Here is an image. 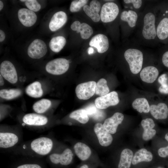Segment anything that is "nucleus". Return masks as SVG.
Wrapping results in <instances>:
<instances>
[{"label":"nucleus","mask_w":168,"mask_h":168,"mask_svg":"<svg viewBox=\"0 0 168 168\" xmlns=\"http://www.w3.org/2000/svg\"><path fill=\"white\" fill-rule=\"evenodd\" d=\"M157 1H147L141 13L136 29L137 40L139 45L154 47L159 43L157 37L156 27V9Z\"/></svg>","instance_id":"f257e3e1"},{"label":"nucleus","mask_w":168,"mask_h":168,"mask_svg":"<svg viewBox=\"0 0 168 168\" xmlns=\"http://www.w3.org/2000/svg\"><path fill=\"white\" fill-rule=\"evenodd\" d=\"M156 27L159 42L168 44V0L157 1Z\"/></svg>","instance_id":"f03ea898"},{"label":"nucleus","mask_w":168,"mask_h":168,"mask_svg":"<svg viewBox=\"0 0 168 168\" xmlns=\"http://www.w3.org/2000/svg\"><path fill=\"white\" fill-rule=\"evenodd\" d=\"M124 58L130 72L134 74L140 72L142 67L144 59V51L139 44L134 42L128 41L124 49Z\"/></svg>","instance_id":"7ed1b4c3"},{"label":"nucleus","mask_w":168,"mask_h":168,"mask_svg":"<svg viewBox=\"0 0 168 168\" xmlns=\"http://www.w3.org/2000/svg\"><path fill=\"white\" fill-rule=\"evenodd\" d=\"M141 13H139L127 9H125L120 13L119 19L123 36L126 39L129 37L136 30Z\"/></svg>","instance_id":"20e7f679"},{"label":"nucleus","mask_w":168,"mask_h":168,"mask_svg":"<svg viewBox=\"0 0 168 168\" xmlns=\"http://www.w3.org/2000/svg\"><path fill=\"white\" fill-rule=\"evenodd\" d=\"M107 2L102 6L100 15L101 21L104 23L113 22L118 17L120 13L118 5L114 0H105Z\"/></svg>","instance_id":"39448f33"},{"label":"nucleus","mask_w":168,"mask_h":168,"mask_svg":"<svg viewBox=\"0 0 168 168\" xmlns=\"http://www.w3.org/2000/svg\"><path fill=\"white\" fill-rule=\"evenodd\" d=\"M69 67V63L65 58H60L52 60L48 62L45 70L48 73L53 75H60L66 72Z\"/></svg>","instance_id":"423d86ee"},{"label":"nucleus","mask_w":168,"mask_h":168,"mask_svg":"<svg viewBox=\"0 0 168 168\" xmlns=\"http://www.w3.org/2000/svg\"><path fill=\"white\" fill-rule=\"evenodd\" d=\"M47 48L45 43L40 39H36L29 46L27 54L30 58L35 59H40L46 54Z\"/></svg>","instance_id":"0eeeda50"},{"label":"nucleus","mask_w":168,"mask_h":168,"mask_svg":"<svg viewBox=\"0 0 168 168\" xmlns=\"http://www.w3.org/2000/svg\"><path fill=\"white\" fill-rule=\"evenodd\" d=\"M53 145V142L51 139L41 137L34 140L31 143V147L37 153L45 155L50 152Z\"/></svg>","instance_id":"6e6552de"},{"label":"nucleus","mask_w":168,"mask_h":168,"mask_svg":"<svg viewBox=\"0 0 168 168\" xmlns=\"http://www.w3.org/2000/svg\"><path fill=\"white\" fill-rule=\"evenodd\" d=\"M96 84L95 82L91 81L78 84L75 89L77 97L80 100L90 99L95 93Z\"/></svg>","instance_id":"1a4fd4ad"},{"label":"nucleus","mask_w":168,"mask_h":168,"mask_svg":"<svg viewBox=\"0 0 168 168\" xmlns=\"http://www.w3.org/2000/svg\"><path fill=\"white\" fill-rule=\"evenodd\" d=\"M119 101L117 93L113 91L96 98L95 104L98 109L102 110L106 109L111 106L116 105L119 103Z\"/></svg>","instance_id":"9d476101"},{"label":"nucleus","mask_w":168,"mask_h":168,"mask_svg":"<svg viewBox=\"0 0 168 168\" xmlns=\"http://www.w3.org/2000/svg\"><path fill=\"white\" fill-rule=\"evenodd\" d=\"M0 73L2 77L10 83L15 84L17 82L18 76L16 68L10 61L5 60L1 63Z\"/></svg>","instance_id":"9b49d317"},{"label":"nucleus","mask_w":168,"mask_h":168,"mask_svg":"<svg viewBox=\"0 0 168 168\" xmlns=\"http://www.w3.org/2000/svg\"><path fill=\"white\" fill-rule=\"evenodd\" d=\"M94 131L101 146L107 147L111 144L113 140V137L105 129L102 124L96 123L94 127Z\"/></svg>","instance_id":"f8f14e48"},{"label":"nucleus","mask_w":168,"mask_h":168,"mask_svg":"<svg viewBox=\"0 0 168 168\" xmlns=\"http://www.w3.org/2000/svg\"><path fill=\"white\" fill-rule=\"evenodd\" d=\"M124 115L121 113L116 112L111 117L106 119L103 125L105 129L111 134H115L118 126L122 122Z\"/></svg>","instance_id":"ddd939ff"},{"label":"nucleus","mask_w":168,"mask_h":168,"mask_svg":"<svg viewBox=\"0 0 168 168\" xmlns=\"http://www.w3.org/2000/svg\"><path fill=\"white\" fill-rule=\"evenodd\" d=\"M73 153L69 148L66 149L60 154L54 153L49 156L51 161L54 164H60L63 166L69 165L73 158Z\"/></svg>","instance_id":"4468645a"},{"label":"nucleus","mask_w":168,"mask_h":168,"mask_svg":"<svg viewBox=\"0 0 168 168\" xmlns=\"http://www.w3.org/2000/svg\"><path fill=\"white\" fill-rule=\"evenodd\" d=\"M18 17L21 23L27 27L33 26L37 19V16L34 12L26 8H21L18 10Z\"/></svg>","instance_id":"2eb2a0df"},{"label":"nucleus","mask_w":168,"mask_h":168,"mask_svg":"<svg viewBox=\"0 0 168 168\" xmlns=\"http://www.w3.org/2000/svg\"><path fill=\"white\" fill-rule=\"evenodd\" d=\"M89 44L91 47L96 48L100 53L106 52L109 47L108 38L103 34H98L94 36L91 40Z\"/></svg>","instance_id":"dca6fc26"},{"label":"nucleus","mask_w":168,"mask_h":168,"mask_svg":"<svg viewBox=\"0 0 168 168\" xmlns=\"http://www.w3.org/2000/svg\"><path fill=\"white\" fill-rule=\"evenodd\" d=\"M159 73L158 68L150 65L145 67L141 71L140 76L141 80L147 83H152L157 77Z\"/></svg>","instance_id":"f3484780"},{"label":"nucleus","mask_w":168,"mask_h":168,"mask_svg":"<svg viewBox=\"0 0 168 168\" xmlns=\"http://www.w3.org/2000/svg\"><path fill=\"white\" fill-rule=\"evenodd\" d=\"M67 20L66 14L60 11L56 12L52 16L49 24V28L52 31H55L61 28Z\"/></svg>","instance_id":"a211bd4d"},{"label":"nucleus","mask_w":168,"mask_h":168,"mask_svg":"<svg viewBox=\"0 0 168 168\" xmlns=\"http://www.w3.org/2000/svg\"><path fill=\"white\" fill-rule=\"evenodd\" d=\"M71 29L76 31L77 33H80L81 38L87 39L90 38L93 33L92 27L85 23H81L79 21H74L71 26Z\"/></svg>","instance_id":"6ab92c4d"},{"label":"nucleus","mask_w":168,"mask_h":168,"mask_svg":"<svg viewBox=\"0 0 168 168\" xmlns=\"http://www.w3.org/2000/svg\"><path fill=\"white\" fill-rule=\"evenodd\" d=\"M141 124L144 130L142 135L143 139L145 141L152 139L156 133V131L153 129L155 125L153 120L151 118H147L143 119Z\"/></svg>","instance_id":"aec40b11"},{"label":"nucleus","mask_w":168,"mask_h":168,"mask_svg":"<svg viewBox=\"0 0 168 168\" xmlns=\"http://www.w3.org/2000/svg\"><path fill=\"white\" fill-rule=\"evenodd\" d=\"M150 111L152 116L156 119H165L168 115V107L163 103H160L157 105H151Z\"/></svg>","instance_id":"412c9836"},{"label":"nucleus","mask_w":168,"mask_h":168,"mask_svg":"<svg viewBox=\"0 0 168 168\" xmlns=\"http://www.w3.org/2000/svg\"><path fill=\"white\" fill-rule=\"evenodd\" d=\"M73 149L77 156L82 161L87 160L91 155L92 152L90 147L82 142H77L74 146Z\"/></svg>","instance_id":"4be33fe9"},{"label":"nucleus","mask_w":168,"mask_h":168,"mask_svg":"<svg viewBox=\"0 0 168 168\" xmlns=\"http://www.w3.org/2000/svg\"><path fill=\"white\" fill-rule=\"evenodd\" d=\"M22 120L25 124L31 125L41 126L46 124L48 119L44 116L34 113L26 114Z\"/></svg>","instance_id":"5701e85b"},{"label":"nucleus","mask_w":168,"mask_h":168,"mask_svg":"<svg viewBox=\"0 0 168 168\" xmlns=\"http://www.w3.org/2000/svg\"><path fill=\"white\" fill-rule=\"evenodd\" d=\"M18 138L15 134L10 133H0V147L7 148L14 146Z\"/></svg>","instance_id":"b1692460"},{"label":"nucleus","mask_w":168,"mask_h":168,"mask_svg":"<svg viewBox=\"0 0 168 168\" xmlns=\"http://www.w3.org/2000/svg\"><path fill=\"white\" fill-rule=\"evenodd\" d=\"M153 158L152 153L146 149L143 148L137 151L133 156L132 163L136 165L142 161L150 162Z\"/></svg>","instance_id":"393cba45"},{"label":"nucleus","mask_w":168,"mask_h":168,"mask_svg":"<svg viewBox=\"0 0 168 168\" xmlns=\"http://www.w3.org/2000/svg\"><path fill=\"white\" fill-rule=\"evenodd\" d=\"M133 157V152L130 149L125 148L122 151L118 168H129Z\"/></svg>","instance_id":"a878e982"},{"label":"nucleus","mask_w":168,"mask_h":168,"mask_svg":"<svg viewBox=\"0 0 168 168\" xmlns=\"http://www.w3.org/2000/svg\"><path fill=\"white\" fill-rule=\"evenodd\" d=\"M147 1L143 0H124L125 9L137 12H142Z\"/></svg>","instance_id":"bb28decb"},{"label":"nucleus","mask_w":168,"mask_h":168,"mask_svg":"<svg viewBox=\"0 0 168 168\" xmlns=\"http://www.w3.org/2000/svg\"><path fill=\"white\" fill-rule=\"evenodd\" d=\"M26 94L29 96L35 98H40L43 94V91L40 83L35 82L28 86L25 89Z\"/></svg>","instance_id":"cd10ccee"},{"label":"nucleus","mask_w":168,"mask_h":168,"mask_svg":"<svg viewBox=\"0 0 168 168\" xmlns=\"http://www.w3.org/2000/svg\"><path fill=\"white\" fill-rule=\"evenodd\" d=\"M66 43L65 38L59 36L53 37L50 40L49 46L51 50L54 52L58 53L64 47Z\"/></svg>","instance_id":"c85d7f7f"},{"label":"nucleus","mask_w":168,"mask_h":168,"mask_svg":"<svg viewBox=\"0 0 168 168\" xmlns=\"http://www.w3.org/2000/svg\"><path fill=\"white\" fill-rule=\"evenodd\" d=\"M133 107L140 113H148L150 111V106L145 98H140L135 99L132 104Z\"/></svg>","instance_id":"c756f323"},{"label":"nucleus","mask_w":168,"mask_h":168,"mask_svg":"<svg viewBox=\"0 0 168 168\" xmlns=\"http://www.w3.org/2000/svg\"><path fill=\"white\" fill-rule=\"evenodd\" d=\"M69 117L82 124L86 123L89 120V116L84 109L73 111L70 114Z\"/></svg>","instance_id":"7c9ffc66"},{"label":"nucleus","mask_w":168,"mask_h":168,"mask_svg":"<svg viewBox=\"0 0 168 168\" xmlns=\"http://www.w3.org/2000/svg\"><path fill=\"white\" fill-rule=\"evenodd\" d=\"M51 105V102L49 100L43 99L35 103L33 106V108L36 112L42 114L47 111Z\"/></svg>","instance_id":"2f4dec72"},{"label":"nucleus","mask_w":168,"mask_h":168,"mask_svg":"<svg viewBox=\"0 0 168 168\" xmlns=\"http://www.w3.org/2000/svg\"><path fill=\"white\" fill-rule=\"evenodd\" d=\"M21 91L18 89H3L0 91V96L2 98L7 100L15 98L20 96Z\"/></svg>","instance_id":"473e14b6"},{"label":"nucleus","mask_w":168,"mask_h":168,"mask_svg":"<svg viewBox=\"0 0 168 168\" xmlns=\"http://www.w3.org/2000/svg\"><path fill=\"white\" fill-rule=\"evenodd\" d=\"M110 90L107 84V81L104 78L100 79L96 83L95 94L102 96L108 94Z\"/></svg>","instance_id":"72a5a7b5"},{"label":"nucleus","mask_w":168,"mask_h":168,"mask_svg":"<svg viewBox=\"0 0 168 168\" xmlns=\"http://www.w3.org/2000/svg\"><path fill=\"white\" fill-rule=\"evenodd\" d=\"M88 2L87 0H76L72 1L71 3L70 10L72 12H77L84 7Z\"/></svg>","instance_id":"f704fd0d"},{"label":"nucleus","mask_w":168,"mask_h":168,"mask_svg":"<svg viewBox=\"0 0 168 168\" xmlns=\"http://www.w3.org/2000/svg\"><path fill=\"white\" fill-rule=\"evenodd\" d=\"M25 2V4L27 8L30 10L34 12H37L41 8V5L37 0H20Z\"/></svg>","instance_id":"c9c22d12"},{"label":"nucleus","mask_w":168,"mask_h":168,"mask_svg":"<svg viewBox=\"0 0 168 168\" xmlns=\"http://www.w3.org/2000/svg\"><path fill=\"white\" fill-rule=\"evenodd\" d=\"M83 10L86 14L94 22H99L100 18V16L99 14L93 12L89 6L85 5L83 8Z\"/></svg>","instance_id":"e433bc0d"},{"label":"nucleus","mask_w":168,"mask_h":168,"mask_svg":"<svg viewBox=\"0 0 168 168\" xmlns=\"http://www.w3.org/2000/svg\"><path fill=\"white\" fill-rule=\"evenodd\" d=\"M161 62L163 65L168 68V44H165L160 49Z\"/></svg>","instance_id":"4c0bfd02"},{"label":"nucleus","mask_w":168,"mask_h":168,"mask_svg":"<svg viewBox=\"0 0 168 168\" xmlns=\"http://www.w3.org/2000/svg\"><path fill=\"white\" fill-rule=\"evenodd\" d=\"M84 109L86 110L88 116L93 118L98 114L99 109H98L95 104H91L86 106Z\"/></svg>","instance_id":"58836bf2"},{"label":"nucleus","mask_w":168,"mask_h":168,"mask_svg":"<svg viewBox=\"0 0 168 168\" xmlns=\"http://www.w3.org/2000/svg\"><path fill=\"white\" fill-rule=\"evenodd\" d=\"M90 7L91 10L96 13L98 14L101 9V5L99 1L92 0L90 3Z\"/></svg>","instance_id":"ea45409f"},{"label":"nucleus","mask_w":168,"mask_h":168,"mask_svg":"<svg viewBox=\"0 0 168 168\" xmlns=\"http://www.w3.org/2000/svg\"><path fill=\"white\" fill-rule=\"evenodd\" d=\"M158 153L161 157L165 158L168 156V146L160 148L158 150Z\"/></svg>","instance_id":"a19ab883"},{"label":"nucleus","mask_w":168,"mask_h":168,"mask_svg":"<svg viewBox=\"0 0 168 168\" xmlns=\"http://www.w3.org/2000/svg\"><path fill=\"white\" fill-rule=\"evenodd\" d=\"M16 168H42L41 166L36 164H25L18 166Z\"/></svg>","instance_id":"79ce46f5"},{"label":"nucleus","mask_w":168,"mask_h":168,"mask_svg":"<svg viewBox=\"0 0 168 168\" xmlns=\"http://www.w3.org/2000/svg\"><path fill=\"white\" fill-rule=\"evenodd\" d=\"M167 75L163 74L161 75L158 79V82L161 85L167 84Z\"/></svg>","instance_id":"37998d69"},{"label":"nucleus","mask_w":168,"mask_h":168,"mask_svg":"<svg viewBox=\"0 0 168 168\" xmlns=\"http://www.w3.org/2000/svg\"><path fill=\"white\" fill-rule=\"evenodd\" d=\"M159 91L161 93L168 94V85L167 83L161 85L159 87Z\"/></svg>","instance_id":"c03bdc74"},{"label":"nucleus","mask_w":168,"mask_h":168,"mask_svg":"<svg viewBox=\"0 0 168 168\" xmlns=\"http://www.w3.org/2000/svg\"><path fill=\"white\" fill-rule=\"evenodd\" d=\"M6 35L4 32L2 30H0V42H2L5 38Z\"/></svg>","instance_id":"a18cd8bd"},{"label":"nucleus","mask_w":168,"mask_h":168,"mask_svg":"<svg viewBox=\"0 0 168 168\" xmlns=\"http://www.w3.org/2000/svg\"><path fill=\"white\" fill-rule=\"evenodd\" d=\"M94 49L91 47H89L88 49V53L89 55L93 54L94 53Z\"/></svg>","instance_id":"49530a36"},{"label":"nucleus","mask_w":168,"mask_h":168,"mask_svg":"<svg viewBox=\"0 0 168 168\" xmlns=\"http://www.w3.org/2000/svg\"><path fill=\"white\" fill-rule=\"evenodd\" d=\"M4 82L3 79V77L0 74V86H2L4 85Z\"/></svg>","instance_id":"de8ad7c7"},{"label":"nucleus","mask_w":168,"mask_h":168,"mask_svg":"<svg viewBox=\"0 0 168 168\" xmlns=\"http://www.w3.org/2000/svg\"><path fill=\"white\" fill-rule=\"evenodd\" d=\"M3 7V3L1 1H0V10L1 11Z\"/></svg>","instance_id":"09e8293b"},{"label":"nucleus","mask_w":168,"mask_h":168,"mask_svg":"<svg viewBox=\"0 0 168 168\" xmlns=\"http://www.w3.org/2000/svg\"><path fill=\"white\" fill-rule=\"evenodd\" d=\"M79 168H89V167L87 165L84 164L81 166Z\"/></svg>","instance_id":"8fccbe9b"},{"label":"nucleus","mask_w":168,"mask_h":168,"mask_svg":"<svg viewBox=\"0 0 168 168\" xmlns=\"http://www.w3.org/2000/svg\"><path fill=\"white\" fill-rule=\"evenodd\" d=\"M165 139L168 141V133H167L165 136Z\"/></svg>","instance_id":"3c124183"},{"label":"nucleus","mask_w":168,"mask_h":168,"mask_svg":"<svg viewBox=\"0 0 168 168\" xmlns=\"http://www.w3.org/2000/svg\"><path fill=\"white\" fill-rule=\"evenodd\" d=\"M161 168V167H159V168Z\"/></svg>","instance_id":"603ef678"}]
</instances>
